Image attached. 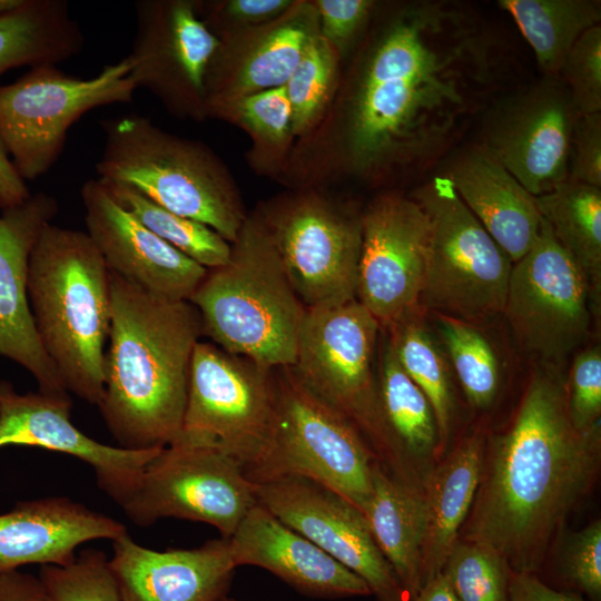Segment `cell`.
<instances>
[{
	"instance_id": "obj_12",
	"label": "cell",
	"mask_w": 601,
	"mask_h": 601,
	"mask_svg": "<svg viewBox=\"0 0 601 601\" xmlns=\"http://www.w3.org/2000/svg\"><path fill=\"white\" fill-rule=\"evenodd\" d=\"M592 308L583 272L542 219L533 246L512 266L502 313L519 346L559 370L587 342Z\"/></svg>"
},
{
	"instance_id": "obj_49",
	"label": "cell",
	"mask_w": 601,
	"mask_h": 601,
	"mask_svg": "<svg viewBox=\"0 0 601 601\" xmlns=\"http://www.w3.org/2000/svg\"><path fill=\"white\" fill-rule=\"evenodd\" d=\"M413 601H459L443 572L426 581Z\"/></svg>"
},
{
	"instance_id": "obj_5",
	"label": "cell",
	"mask_w": 601,
	"mask_h": 601,
	"mask_svg": "<svg viewBox=\"0 0 601 601\" xmlns=\"http://www.w3.org/2000/svg\"><path fill=\"white\" fill-rule=\"evenodd\" d=\"M189 302L203 335L266 368L292 366L306 312L258 214L247 217L228 262L208 269Z\"/></svg>"
},
{
	"instance_id": "obj_27",
	"label": "cell",
	"mask_w": 601,
	"mask_h": 601,
	"mask_svg": "<svg viewBox=\"0 0 601 601\" xmlns=\"http://www.w3.org/2000/svg\"><path fill=\"white\" fill-rule=\"evenodd\" d=\"M376 378L380 414L392 460L391 474L423 491L427 474L442 457L434 412L398 363L382 327Z\"/></svg>"
},
{
	"instance_id": "obj_21",
	"label": "cell",
	"mask_w": 601,
	"mask_h": 601,
	"mask_svg": "<svg viewBox=\"0 0 601 601\" xmlns=\"http://www.w3.org/2000/svg\"><path fill=\"white\" fill-rule=\"evenodd\" d=\"M59 211L58 200L45 191L0 214V355L24 367L38 391L69 392L45 352L35 327L27 293L28 262L41 230Z\"/></svg>"
},
{
	"instance_id": "obj_26",
	"label": "cell",
	"mask_w": 601,
	"mask_h": 601,
	"mask_svg": "<svg viewBox=\"0 0 601 601\" xmlns=\"http://www.w3.org/2000/svg\"><path fill=\"white\" fill-rule=\"evenodd\" d=\"M443 164L442 174L511 262L522 258L542 225L535 197L475 141L459 146Z\"/></svg>"
},
{
	"instance_id": "obj_43",
	"label": "cell",
	"mask_w": 601,
	"mask_h": 601,
	"mask_svg": "<svg viewBox=\"0 0 601 601\" xmlns=\"http://www.w3.org/2000/svg\"><path fill=\"white\" fill-rule=\"evenodd\" d=\"M319 35L337 55H345L366 31L377 7L372 0H317L313 2Z\"/></svg>"
},
{
	"instance_id": "obj_22",
	"label": "cell",
	"mask_w": 601,
	"mask_h": 601,
	"mask_svg": "<svg viewBox=\"0 0 601 601\" xmlns=\"http://www.w3.org/2000/svg\"><path fill=\"white\" fill-rule=\"evenodd\" d=\"M238 32V41L218 38L205 80L206 117L242 97L285 86L319 22L313 2L295 1L276 20Z\"/></svg>"
},
{
	"instance_id": "obj_45",
	"label": "cell",
	"mask_w": 601,
	"mask_h": 601,
	"mask_svg": "<svg viewBox=\"0 0 601 601\" xmlns=\"http://www.w3.org/2000/svg\"><path fill=\"white\" fill-rule=\"evenodd\" d=\"M568 179L601 188V112L580 116L571 140Z\"/></svg>"
},
{
	"instance_id": "obj_10",
	"label": "cell",
	"mask_w": 601,
	"mask_h": 601,
	"mask_svg": "<svg viewBox=\"0 0 601 601\" xmlns=\"http://www.w3.org/2000/svg\"><path fill=\"white\" fill-rule=\"evenodd\" d=\"M136 90L126 58L86 79L41 65L0 86V140L19 176L26 181L47 174L73 124L92 109L131 102Z\"/></svg>"
},
{
	"instance_id": "obj_42",
	"label": "cell",
	"mask_w": 601,
	"mask_h": 601,
	"mask_svg": "<svg viewBox=\"0 0 601 601\" xmlns=\"http://www.w3.org/2000/svg\"><path fill=\"white\" fill-rule=\"evenodd\" d=\"M560 580L563 590L601 599V522L595 520L568 540L561 555Z\"/></svg>"
},
{
	"instance_id": "obj_18",
	"label": "cell",
	"mask_w": 601,
	"mask_h": 601,
	"mask_svg": "<svg viewBox=\"0 0 601 601\" xmlns=\"http://www.w3.org/2000/svg\"><path fill=\"white\" fill-rule=\"evenodd\" d=\"M255 484L260 505L363 579L377 601H408L365 516L352 503L300 476Z\"/></svg>"
},
{
	"instance_id": "obj_37",
	"label": "cell",
	"mask_w": 601,
	"mask_h": 601,
	"mask_svg": "<svg viewBox=\"0 0 601 601\" xmlns=\"http://www.w3.org/2000/svg\"><path fill=\"white\" fill-rule=\"evenodd\" d=\"M442 572L459 601H510L513 571L483 543L459 539Z\"/></svg>"
},
{
	"instance_id": "obj_32",
	"label": "cell",
	"mask_w": 601,
	"mask_h": 601,
	"mask_svg": "<svg viewBox=\"0 0 601 601\" xmlns=\"http://www.w3.org/2000/svg\"><path fill=\"white\" fill-rule=\"evenodd\" d=\"M497 6L518 24L542 75L560 73L579 38L601 24L600 0H499Z\"/></svg>"
},
{
	"instance_id": "obj_50",
	"label": "cell",
	"mask_w": 601,
	"mask_h": 601,
	"mask_svg": "<svg viewBox=\"0 0 601 601\" xmlns=\"http://www.w3.org/2000/svg\"><path fill=\"white\" fill-rule=\"evenodd\" d=\"M21 0H0V14L17 7Z\"/></svg>"
},
{
	"instance_id": "obj_41",
	"label": "cell",
	"mask_w": 601,
	"mask_h": 601,
	"mask_svg": "<svg viewBox=\"0 0 601 601\" xmlns=\"http://www.w3.org/2000/svg\"><path fill=\"white\" fill-rule=\"evenodd\" d=\"M566 405L572 424L580 431L600 425L601 346L579 349L564 381Z\"/></svg>"
},
{
	"instance_id": "obj_36",
	"label": "cell",
	"mask_w": 601,
	"mask_h": 601,
	"mask_svg": "<svg viewBox=\"0 0 601 601\" xmlns=\"http://www.w3.org/2000/svg\"><path fill=\"white\" fill-rule=\"evenodd\" d=\"M339 56L319 33L307 43L285 85L294 136L308 132L319 120L337 82Z\"/></svg>"
},
{
	"instance_id": "obj_33",
	"label": "cell",
	"mask_w": 601,
	"mask_h": 601,
	"mask_svg": "<svg viewBox=\"0 0 601 601\" xmlns=\"http://www.w3.org/2000/svg\"><path fill=\"white\" fill-rule=\"evenodd\" d=\"M382 328L398 363L431 403L443 456L456 416L454 376L444 351L426 322L425 312Z\"/></svg>"
},
{
	"instance_id": "obj_46",
	"label": "cell",
	"mask_w": 601,
	"mask_h": 601,
	"mask_svg": "<svg viewBox=\"0 0 601 601\" xmlns=\"http://www.w3.org/2000/svg\"><path fill=\"white\" fill-rule=\"evenodd\" d=\"M510 601H584L573 591L560 590L546 584L539 575L512 573L509 585Z\"/></svg>"
},
{
	"instance_id": "obj_20",
	"label": "cell",
	"mask_w": 601,
	"mask_h": 601,
	"mask_svg": "<svg viewBox=\"0 0 601 601\" xmlns=\"http://www.w3.org/2000/svg\"><path fill=\"white\" fill-rule=\"evenodd\" d=\"M87 234L109 270L158 297L188 300L207 274L144 226L97 178L80 189Z\"/></svg>"
},
{
	"instance_id": "obj_28",
	"label": "cell",
	"mask_w": 601,
	"mask_h": 601,
	"mask_svg": "<svg viewBox=\"0 0 601 601\" xmlns=\"http://www.w3.org/2000/svg\"><path fill=\"white\" fill-rule=\"evenodd\" d=\"M486 437L482 426L461 437L424 481L423 584L442 572L459 540L479 485Z\"/></svg>"
},
{
	"instance_id": "obj_29",
	"label": "cell",
	"mask_w": 601,
	"mask_h": 601,
	"mask_svg": "<svg viewBox=\"0 0 601 601\" xmlns=\"http://www.w3.org/2000/svg\"><path fill=\"white\" fill-rule=\"evenodd\" d=\"M363 515L408 601H413L423 585V491L394 477L376 462L373 469L372 493Z\"/></svg>"
},
{
	"instance_id": "obj_9",
	"label": "cell",
	"mask_w": 601,
	"mask_h": 601,
	"mask_svg": "<svg viewBox=\"0 0 601 601\" xmlns=\"http://www.w3.org/2000/svg\"><path fill=\"white\" fill-rule=\"evenodd\" d=\"M380 334L378 321L357 299L306 309L292 368L313 393L357 427L378 463L391 473L377 396Z\"/></svg>"
},
{
	"instance_id": "obj_17",
	"label": "cell",
	"mask_w": 601,
	"mask_h": 601,
	"mask_svg": "<svg viewBox=\"0 0 601 601\" xmlns=\"http://www.w3.org/2000/svg\"><path fill=\"white\" fill-rule=\"evenodd\" d=\"M362 242L356 299L388 327L424 312L428 221L408 195L376 196L361 214Z\"/></svg>"
},
{
	"instance_id": "obj_31",
	"label": "cell",
	"mask_w": 601,
	"mask_h": 601,
	"mask_svg": "<svg viewBox=\"0 0 601 601\" xmlns=\"http://www.w3.org/2000/svg\"><path fill=\"white\" fill-rule=\"evenodd\" d=\"M542 219L583 272L595 306L601 298V188L566 179L535 197Z\"/></svg>"
},
{
	"instance_id": "obj_2",
	"label": "cell",
	"mask_w": 601,
	"mask_h": 601,
	"mask_svg": "<svg viewBox=\"0 0 601 601\" xmlns=\"http://www.w3.org/2000/svg\"><path fill=\"white\" fill-rule=\"evenodd\" d=\"M601 426L571 422L559 370L539 366L509 425L487 435L459 539L492 548L514 573L538 575L570 512L595 483Z\"/></svg>"
},
{
	"instance_id": "obj_13",
	"label": "cell",
	"mask_w": 601,
	"mask_h": 601,
	"mask_svg": "<svg viewBox=\"0 0 601 601\" xmlns=\"http://www.w3.org/2000/svg\"><path fill=\"white\" fill-rule=\"evenodd\" d=\"M258 215L306 309L356 299L361 214L316 191H303Z\"/></svg>"
},
{
	"instance_id": "obj_1",
	"label": "cell",
	"mask_w": 601,
	"mask_h": 601,
	"mask_svg": "<svg viewBox=\"0 0 601 601\" xmlns=\"http://www.w3.org/2000/svg\"><path fill=\"white\" fill-rule=\"evenodd\" d=\"M339 118L343 168L365 181L427 175L484 109L529 81L516 49L462 0L378 4Z\"/></svg>"
},
{
	"instance_id": "obj_35",
	"label": "cell",
	"mask_w": 601,
	"mask_h": 601,
	"mask_svg": "<svg viewBox=\"0 0 601 601\" xmlns=\"http://www.w3.org/2000/svg\"><path fill=\"white\" fill-rule=\"evenodd\" d=\"M101 183L144 226L206 269L218 268L228 262L231 244L209 226L173 213L129 186Z\"/></svg>"
},
{
	"instance_id": "obj_44",
	"label": "cell",
	"mask_w": 601,
	"mask_h": 601,
	"mask_svg": "<svg viewBox=\"0 0 601 601\" xmlns=\"http://www.w3.org/2000/svg\"><path fill=\"white\" fill-rule=\"evenodd\" d=\"M290 0H229L197 2L200 18L217 36L227 31L250 29L269 23L286 11Z\"/></svg>"
},
{
	"instance_id": "obj_51",
	"label": "cell",
	"mask_w": 601,
	"mask_h": 601,
	"mask_svg": "<svg viewBox=\"0 0 601 601\" xmlns=\"http://www.w3.org/2000/svg\"><path fill=\"white\" fill-rule=\"evenodd\" d=\"M216 601H236L235 599H231V598H228L227 595L225 597H221L220 599L216 600Z\"/></svg>"
},
{
	"instance_id": "obj_19",
	"label": "cell",
	"mask_w": 601,
	"mask_h": 601,
	"mask_svg": "<svg viewBox=\"0 0 601 601\" xmlns=\"http://www.w3.org/2000/svg\"><path fill=\"white\" fill-rule=\"evenodd\" d=\"M71 406L69 394H19L0 381V449L36 446L77 457L91 466L98 486L121 508L162 447L129 450L100 443L72 424Z\"/></svg>"
},
{
	"instance_id": "obj_16",
	"label": "cell",
	"mask_w": 601,
	"mask_h": 601,
	"mask_svg": "<svg viewBox=\"0 0 601 601\" xmlns=\"http://www.w3.org/2000/svg\"><path fill=\"white\" fill-rule=\"evenodd\" d=\"M135 36L125 57L136 88L174 115L206 118L205 80L220 40L200 18L197 1L138 0Z\"/></svg>"
},
{
	"instance_id": "obj_11",
	"label": "cell",
	"mask_w": 601,
	"mask_h": 601,
	"mask_svg": "<svg viewBox=\"0 0 601 601\" xmlns=\"http://www.w3.org/2000/svg\"><path fill=\"white\" fill-rule=\"evenodd\" d=\"M273 418V370L199 341L176 440L221 451L250 480L267 453Z\"/></svg>"
},
{
	"instance_id": "obj_8",
	"label": "cell",
	"mask_w": 601,
	"mask_h": 601,
	"mask_svg": "<svg viewBox=\"0 0 601 601\" xmlns=\"http://www.w3.org/2000/svg\"><path fill=\"white\" fill-rule=\"evenodd\" d=\"M273 387L269 446L250 481L305 477L339 494L363 513L378 461L362 433L313 393L292 366L273 368Z\"/></svg>"
},
{
	"instance_id": "obj_48",
	"label": "cell",
	"mask_w": 601,
	"mask_h": 601,
	"mask_svg": "<svg viewBox=\"0 0 601 601\" xmlns=\"http://www.w3.org/2000/svg\"><path fill=\"white\" fill-rule=\"evenodd\" d=\"M31 193L17 173L0 140V209L18 206L29 199Z\"/></svg>"
},
{
	"instance_id": "obj_15",
	"label": "cell",
	"mask_w": 601,
	"mask_h": 601,
	"mask_svg": "<svg viewBox=\"0 0 601 601\" xmlns=\"http://www.w3.org/2000/svg\"><path fill=\"white\" fill-rule=\"evenodd\" d=\"M255 487L227 454L176 440L145 466L121 509L136 525L176 518L206 523L229 538L257 504Z\"/></svg>"
},
{
	"instance_id": "obj_39",
	"label": "cell",
	"mask_w": 601,
	"mask_h": 601,
	"mask_svg": "<svg viewBox=\"0 0 601 601\" xmlns=\"http://www.w3.org/2000/svg\"><path fill=\"white\" fill-rule=\"evenodd\" d=\"M39 579L49 601H121L108 558L85 549L66 565H41Z\"/></svg>"
},
{
	"instance_id": "obj_47",
	"label": "cell",
	"mask_w": 601,
	"mask_h": 601,
	"mask_svg": "<svg viewBox=\"0 0 601 601\" xmlns=\"http://www.w3.org/2000/svg\"><path fill=\"white\" fill-rule=\"evenodd\" d=\"M0 601H49L39 577L19 570L0 573Z\"/></svg>"
},
{
	"instance_id": "obj_6",
	"label": "cell",
	"mask_w": 601,
	"mask_h": 601,
	"mask_svg": "<svg viewBox=\"0 0 601 601\" xmlns=\"http://www.w3.org/2000/svg\"><path fill=\"white\" fill-rule=\"evenodd\" d=\"M101 127L98 179L129 186L235 242L247 216L231 176L208 146L170 134L137 114L104 120Z\"/></svg>"
},
{
	"instance_id": "obj_24",
	"label": "cell",
	"mask_w": 601,
	"mask_h": 601,
	"mask_svg": "<svg viewBox=\"0 0 601 601\" xmlns=\"http://www.w3.org/2000/svg\"><path fill=\"white\" fill-rule=\"evenodd\" d=\"M227 539L236 566L263 568L306 595H372L363 579L258 502Z\"/></svg>"
},
{
	"instance_id": "obj_30",
	"label": "cell",
	"mask_w": 601,
	"mask_h": 601,
	"mask_svg": "<svg viewBox=\"0 0 601 601\" xmlns=\"http://www.w3.org/2000/svg\"><path fill=\"white\" fill-rule=\"evenodd\" d=\"M85 36L66 0H21L0 14V76L58 65L80 53Z\"/></svg>"
},
{
	"instance_id": "obj_25",
	"label": "cell",
	"mask_w": 601,
	"mask_h": 601,
	"mask_svg": "<svg viewBox=\"0 0 601 601\" xmlns=\"http://www.w3.org/2000/svg\"><path fill=\"white\" fill-rule=\"evenodd\" d=\"M126 532L117 520L68 497L21 501L0 514V573L27 564L66 565L83 543Z\"/></svg>"
},
{
	"instance_id": "obj_4",
	"label": "cell",
	"mask_w": 601,
	"mask_h": 601,
	"mask_svg": "<svg viewBox=\"0 0 601 601\" xmlns=\"http://www.w3.org/2000/svg\"><path fill=\"white\" fill-rule=\"evenodd\" d=\"M36 331L68 392L98 405L111 322L110 270L86 231L48 224L28 262Z\"/></svg>"
},
{
	"instance_id": "obj_34",
	"label": "cell",
	"mask_w": 601,
	"mask_h": 601,
	"mask_svg": "<svg viewBox=\"0 0 601 601\" xmlns=\"http://www.w3.org/2000/svg\"><path fill=\"white\" fill-rule=\"evenodd\" d=\"M470 406L489 410L503 384L499 352L480 324L440 313H425Z\"/></svg>"
},
{
	"instance_id": "obj_40",
	"label": "cell",
	"mask_w": 601,
	"mask_h": 601,
	"mask_svg": "<svg viewBox=\"0 0 601 601\" xmlns=\"http://www.w3.org/2000/svg\"><path fill=\"white\" fill-rule=\"evenodd\" d=\"M560 76L580 115L601 112V24L579 38L569 51Z\"/></svg>"
},
{
	"instance_id": "obj_7",
	"label": "cell",
	"mask_w": 601,
	"mask_h": 601,
	"mask_svg": "<svg viewBox=\"0 0 601 601\" xmlns=\"http://www.w3.org/2000/svg\"><path fill=\"white\" fill-rule=\"evenodd\" d=\"M410 196L428 221L421 307L475 324L502 315L513 263L443 174Z\"/></svg>"
},
{
	"instance_id": "obj_23",
	"label": "cell",
	"mask_w": 601,
	"mask_h": 601,
	"mask_svg": "<svg viewBox=\"0 0 601 601\" xmlns=\"http://www.w3.org/2000/svg\"><path fill=\"white\" fill-rule=\"evenodd\" d=\"M112 550L108 564L121 601H216L227 595L237 568L227 538L157 551L126 532Z\"/></svg>"
},
{
	"instance_id": "obj_3",
	"label": "cell",
	"mask_w": 601,
	"mask_h": 601,
	"mask_svg": "<svg viewBox=\"0 0 601 601\" xmlns=\"http://www.w3.org/2000/svg\"><path fill=\"white\" fill-rule=\"evenodd\" d=\"M111 322L97 405L118 446L165 447L181 432L189 370L203 335L196 307L148 293L110 270Z\"/></svg>"
},
{
	"instance_id": "obj_38",
	"label": "cell",
	"mask_w": 601,
	"mask_h": 601,
	"mask_svg": "<svg viewBox=\"0 0 601 601\" xmlns=\"http://www.w3.org/2000/svg\"><path fill=\"white\" fill-rule=\"evenodd\" d=\"M211 117L237 122L252 136L255 148L283 155L292 138V108L285 86L242 97L216 110Z\"/></svg>"
},
{
	"instance_id": "obj_14",
	"label": "cell",
	"mask_w": 601,
	"mask_h": 601,
	"mask_svg": "<svg viewBox=\"0 0 601 601\" xmlns=\"http://www.w3.org/2000/svg\"><path fill=\"white\" fill-rule=\"evenodd\" d=\"M558 75H542L495 98L477 120L474 140L534 197L568 179L580 118Z\"/></svg>"
}]
</instances>
